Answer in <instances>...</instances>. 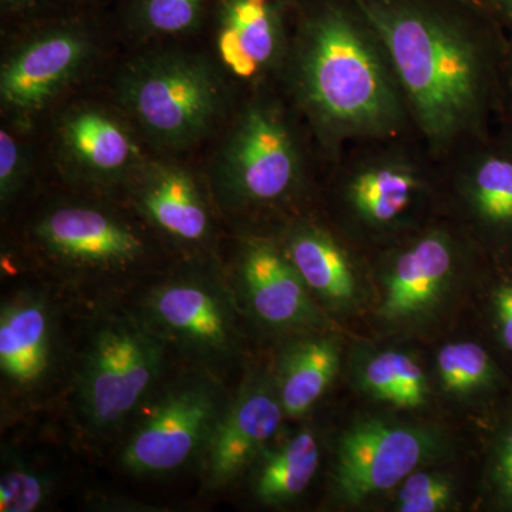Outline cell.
Instances as JSON below:
<instances>
[{
  "instance_id": "obj_22",
  "label": "cell",
  "mask_w": 512,
  "mask_h": 512,
  "mask_svg": "<svg viewBox=\"0 0 512 512\" xmlns=\"http://www.w3.org/2000/svg\"><path fill=\"white\" fill-rule=\"evenodd\" d=\"M320 463L319 441L309 430H301L274 448L266 447L252 470V490L259 503L279 507L301 497Z\"/></svg>"
},
{
  "instance_id": "obj_18",
  "label": "cell",
  "mask_w": 512,
  "mask_h": 512,
  "mask_svg": "<svg viewBox=\"0 0 512 512\" xmlns=\"http://www.w3.org/2000/svg\"><path fill=\"white\" fill-rule=\"evenodd\" d=\"M59 141L74 168L96 180H113L138 167V148L130 131L99 107L69 111L60 123Z\"/></svg>"
},
{
  "instance_id": "obj_1",
  "label": "cell",
  "mask_w": 512,
  "mask_h": 512,
  "mask_svg": "<svg viewBox=\"0 0 512 512\" xmlns=\"http://www.w3.org/2000/svg\"><path fill=\"white\" fill-rule=\"evenodd\" d=\"M386 47L410 120L434 151L478 133L493 87V40L476 0H356Z\"/></svg>"
},
{
  "instance_id": "obj_30",
  "label": "cell",
  "mask_w": 512,
  "mask_h": 512,
  "mask_svg": "<svg viewBox=\"0 0 512 512\" xmlns=\"http://www.w3.org/2000/svg\"><path fill=\"white\" fill-rule=\"evenodd\" d=\"M491 313L498 340L512 355V281L495 286L491 296Z\"/></svg>"
},
{
  "instance_id": "obj_10",
  "label": "cell",
  "mask_w": 512,
  "mask_h": 512,
  "mask_svg": "<svg viewBox=\"0 0 512 512\" xmlns=\"http://www.w3.org/2000/svg\"><path fill=\"white\" fill-rule=\"evenodd\" d=\"M237 288L249 315L265 328L306 333L323 330L328 318L284 248L272 239L252 238L242 245Z\"/></svg>"
},
{
  "instance_id": "obj_2",
  "label": "cell",
  "mask_w": 512,
  "mask_h": 512,
  "mask_svg": "<svg viewBox=\"0 0 512 512\" xmlns=\"http://www.w3.org/2000/svg\"><path fill=\"white\" fill-rule=\"evenodd\" d=\"M284 70L322 141L386 140L410 120L382 39L356 0H301Z\"/></svg>"
},
{
  "instance_id": "obj_34",
  "label": "cell",
  "mask_w": 512,
  "mask_h": 512,
  "mask_svg": "<svg viewBox=\"0 0 512 512\" xmlns=\"http://www.w3.org/2000/svg\"><path fill=\"white\" fill-rule=\"evenodd\" d=\"M510 90H511V100H512V76H511V82H510Z\"/></svg>"
},
{
  "instance_id": "obj_13",
  "label": "cell",
  "mask_w": 512,
  "mask_h": 512,
  "mask_svg": "<svg viewBox=\"0 0 512 512\" xmlns=\"http://www.w3.org/2000/svg\"><path fill=\"white\" fill-rule=\"evenodd\" d=\"M39 247L57 264L111 274L143 259L146 245L126 222L89 205H62L35 225Z\"/></svg>"
},
{
  "instance_id": "obj_32",
  "label": "cell",
  "mask_w": 512,
  "mask_h": 512,
  "mask_svg": "<svg viewBox=\"0 0 512 512\" xmlns=\"http://www.w3.org/2000/svg\"><path fill=\"white\" fill-rule=\"evenodd\" d=\"M42 0H2V5L10 10H25L32 8Z\"/></svg>"
},
{
  "instance_id": "obj_29",
  "label": "cell",
  "mask_w": 512,
  "mask_h": 512,
  "mask_svg": "<svg viewBox=\"0 0 512 512\" xmlns=\"http://www.w3.org/2000/svg\"><path fill=\"white\" fill-rule=\"evenodd\" d=\"M25 151L8 130L0 133V198L8 204L16 197L28 173Z\"/></svg>"
},
{
  "instance_id": "obj_9",
  "label": "cell",
  "mask_w": 512,
  "mask_h": 512,
  "mask_svg": "<svg viewBox=\"0 0 512 512\" xmlns=\"http://www.w3.org/2000/svg\"><path fill=\"white\" fill-rule=\"evenodd\" d=\"M92 55V36L82 26H57L26 40L2 66L3 109L20 120L33 119L83 72Z\"/></svg>"
},
{
  "instance_id": "obj_23",
  "label": "cell",
  "mask_w": 512,
  "mask_h": 512,
  "mask_svg": "<svg viewBox=\"0 0 512 512\" xmlns=\"http://www.w3.org/2000/svg\"><path fill=\"white\" fill-rule=\"evenodd\" d=\"M353 376L359 389L377 402L406 410L420 409L429 403V377L419 360L402 350L357 353Z\"/></svg>"
},
{
  "instance_id": "obj_24",
  "label": "cell",
  "mask_w": 512,
  "mask_h": 512,
  "mask_svg": "<svg viewBox=\"0 0 512 512\" xmlns=\"http://www.w3.org/2000/svg\"><path fill=\"white\" fill-rule=\"evenodd\" d=\"M436 372L441 389L458 399L484 392L497 380V367L487 350L468 340L444 345L437 353Z\"/></svg>"
},
{
  "instance_id": "obj_21",
  "label": "cell",
  "mask_w": 512,
  "mask_h": 512,
  "mask_svg": "<svg viewBox=\"0 0 512 512\" xmlns=\"http://www.w3.org/2000/svg\"><path fill=\"white\" fill-rule=\"evenodd\" d=\"M461 163L458 190L473 220L491 234H511L512 148H483Z\"/></svg>"
},
{
  "instance_id": "obj_15",
  "label": "cell",
  "mask_w": 512,
  "mask_h": 512,
  "mask_svg": "<svg viewBox=\"0 0 512 512\" xmlns=\"http://www.w3.org/2000/svg\"><path fill=\"white\" fill-rule=\"evenodd\" d=\"M59 333L52 305L39 292H18L0 309V373L15 393L39 392L59 363Z\"/></svg>"
},
{
  "instance_id": "obj_11",
  "label": "cell",
  "mask_w": 512,
  "mask_h": 512,
  "mask_svg": "<svg viewBox=\"0 0 512 512\" xmlns=\"http://www.w3.org/2000/svg\"><path fill=\"white\" fill-rule=\"evenodd\" d=\"M284 417L272 373H249L229 399L202 457L205 487L221 490L252 468L281 429Z\"/></svg>"
},
{
  "instance_id": "obj_12",
  "label": "cell",
  "mask_w": 512,
  "mask_h": 512,
  "mask_svg": "<svg viewBox=\"0 0 512 512\" xmlns=\"http://www.w3.org/2000/svg\"><path fill=\"white\" fill-rule=\"evenodd\" d=\"M456 241L443 229H430L394 252L380 275L377 316L386 325L423 322L446 301L456 281Z\"/></svg>"
},
{
  "instance_id": "obj_20",
  "label": "cell",
  "mask_w": 512,
  "mask_h": 512,
  "mask_svg": "<svg viewBox=\"0 0 512 512\" xmlns=\"http://www.w3.org/2000/svg\"><path fill=\"white\" fill-rule=\"evenodd\" d=\"M340 360L338 339L323 330L302 333L284 346L272 377L285 417L305 416L319 402L338 375Z\"/></svg>"
},
{
  "instance_id": "obj_27",
  "label": "cell",
  "mask_w": 512,
  "mask_h": 512,
  "mask_svg": "<svg viewBox=\"0 0 512 512\" xmlns=\"http://www.w3.org/2000/svg\"><path fill=\"white\" fill-rule=\"evenodd\" d=\"M50 494L49 480L26 466L18 457H8L0 477V511L32 512Z\"/></svg>"
},
{
  "instance_id": "obj_28",
  "label": "cell",
  "mask_w": 512,
  "mask_h": 512,
  "mask_svg": "<svg viewBox=\"0 0 512 512\" xmlns=\"http://www.w3.org/2000/svg\"><path fill=\"white\" fill-rule=\"evenodd\" d=\"M488 484L497 504L512 510V417L498 434L491 451Z\"/></svg>"
},
{
  "instance_id": "obj_33",
  "label": "cell",
  "mask_w": 512,
  "mask_h": 512,
  "mask_svg": "<svg viewBox=\"0 0 512 512\" xmlns=\"http://www.w3.org/2000/svg\"><path fill=\"white\" fill-rule=\"evenodd\" d=\"M284 2L288 3V5L295 6L298 5L301 0H284Z\"/></svg>"
},
{
  "instance_id": "obj_14",
  "label": "cell",
  "mask_w": 512,
  "mask_h": 512,
  "mask_svg": "<svg viewBox=\"0 0 512 512\" xmlns=\"http://www.w3.org/2000/svg\"><path fill=\"white\" fill-rule=\"evenodd\" d=\"M291 8L284 0H218L215 46L224 69L245 82L282 70Z\"/></svg>"
},
{
  "instance_id": "obj_19",
  "label": "cell",
  "mask_w": 512,
  "mask_h": 512,
  "mask_svg": "<svg viewBox=\"0 0 512 512\" xmlns=\"http://www.w3.org/2000/svg\"><path fill=\"white\" fill-rule=\"evenodd\" d=\"M281 245L318 301L333 311L355 308L360 299L355 266L326 229L298 222L288 229Z\"/></svg>"
},
{
  "instance_id": "obj_35",
  "label": "cell",
  "mask_w": 512,
  "mask_h": 512,
  "mask_svg": "<svg viewBox=\"0 0 512 512\" xmlns=\"http://www.w3.org/2000/svg\"><path fill=\"white\" fill-rule=\"evenodd\" d=\"M476 2H480L481 3V0H476Z\"/></svg>"
},
{
  "instance_id": "obj_5",
  "label": "cell",
  "mask_w": 512,
  "mask_h": 512,
  "mask_svg": "<svg viewBox=\"0 0 512 512\" xmlns=\"http://www.w3.org/2000/svg\"><path fill=\"white\" fill-rule=\"evenodd\" d=\"M211 175L218 198L232 210H259L293 197L305 161L285 111L266 99L248 103L218 148Z\"/></svg>"
},
{
  "instance_id": "obj_7",
  "label": "cell",
  "mask_w": 512,
  "mask_h": 512,
  "mask_svg": "<svg viewBox=\"0 0 512 512\" xmlns=\"http://www.w3.org/2000/svg\"><path fill=\"white\" fill-rule=\"evenodd\" d=\"M446 448L440 430L366 417L350 424L336 443L333 495L359 505L392 490Z\"/></svg>"
},
{
  "instance_id": "obj_31",
  "label": "cell",
  "mask_w": 512,
  "mask_h": 512,
  "mask_svg": "<svg viewBox=\"0 0 512 512\" xmlns=\"http://www.w3.org/2000/svg\"><path fill=\"white\" fill-rule=\"evenodd\" d=\"M488 12L512 25V0H481Z\"/></svg>"
},
{
  "instance_id": "obj_8",
  "label": "cell",
  "mask_w": 512,
  "mask_h": 512,
  "mask_svg": "<svg viewBox=\"0 0 512 512\" xmlns=\"http://www.w3.org/2000/svg\"><path fill=\"white\" fill-rule=\"evenodd\" d=\"M141 315L202 369L224 365L238 352L241 329L234 295L207 275L175 276L154 286Z\"/></svg>"
},
{
  "instance_id": "obj_26",
  "label": "cell",
  "mask_w": 512,
  "mask_h": 512,
  "mask_svg": "<svg viewBox=\"0 0 512 512\" xmlns=\"http://www.w3.org/2000/svg\"><path fill=\"white\" fill-rule=\"evenodd\" d=\"M456 500L451 478L437 471L417 470L400 484L394 507L400 512H441Z\"/></svg>"
},
{
  "instance_id": "obj_16",
  "label": "cell",
  "mask_w": 512,
  "mask_h": 512,
  "mask_svg": "<svg viewBox=\"0 0 512 512\" xmlns=\"http://www.w3.org/2000/svg\"><path fill=\"white\" fill-rule=\"evenodd\" d=\"M133 174L134 205L154 228L185 247H200L210 241V207L190 171L151 161L138 165Z\"/></svg>"
},
{
  "instance_id": "obj_3",
  "label": "cell",
  "mask_w": 512,
  "mask_h": 512,
  "mask_svg": "<svg viewBox=\"0 0 512 512\" xmlns=\"http://www.w3.org/2000/svg\"><path fill=\"white\" fill-rule=\"evenodd\" d=\"M170 346L141 313L111 312L93 323L84 343L74 404L94 434L123 427L157 389Z\"/></svg>"
},
{
  "instance_id": "obj_4",
  "label": "cell",
  "mask_w": 512,
  "mask_h": 512,
  "mask_svg": "<svg viewBox=\"0 0 512 512\" xmlns=\"http://www.w3.org/2000/svg\"><path fill=\"white\" fill-rule=\"evenodd\" d=\"M222 83L217 67L204 56L168 50L127 64L117 97L151 143L181 150L197 144L220 119Z\"/></svg>"
},
{
  "instance_id": "obj_6",
  "label": "cell",
  "mask_w": 512,
  "mask_h": 512,
  "mask_svg": "<svg viewBox=\"0 0 512 512\" xmlns=\"http://www.w3.org/2000/svg\"><path fill=\"white\" fill-rule=\"evenodd\" d=\"M228 403L210 370L178 377L141 407L121 448V466L133 476L164 477L201 461Z\"/></svg>"
},
{
  "instance_id": "obj_25",
  "label": "cell",
  "mask_w": 512,
  "mask_h": 512,
  "mask_svg": "<svg viewBox=\"0 0 512 512\" xmlns=\"http://www.w3.org/2000/svg\"><path fill=\"white\" fill-rule=\"evenodd\" d=\"M207 0H128L127 18L138 35H185L200 28Z\"/></svg>"
},
{
  "instance_id": "obj_17",
  "label": "cell",
  "mask_w": 512,
  "mask_h": 512,
  "mask_svg": "<svg viewBox=\"0 0 512 512\" xmlns=\"http://www.w3.org/2000/svg\"><path fill=\"white\" fill-rule=\"evenodd\" d=\"M343 183L349 211L366 227H394L426 190L420 163L403 151H379L352 164Z\"/></svg>"
}]
</instances>
